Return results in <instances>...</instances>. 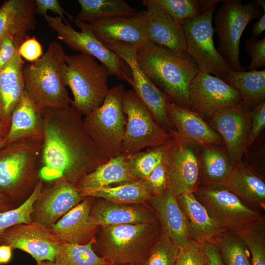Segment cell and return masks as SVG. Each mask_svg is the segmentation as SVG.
<instances>
[{"mask_svg":"<svg viewBox=\"0 0 265 265\" xmlns=\"http://www.w3.org/2000/svg\"><path fill=\"white\" fill-rule=\"evenodd\" d=\"M42 112L41 179L54 181L64 176L76 185L81 177L109 160L87 132L82 115L72 106Z\"/></svg>","mask_w":265,"mask_h":265,"instance_id":"cell-1","label":"cell"},{"mask_svg":"<svg viewBox=\"0 0 265 265\" xmlns=\"http://www.w3.org/2000/svg\"><path fill=\"white\" fill-rule=\"evenodd\" d=\"M136 57L143 73L171 102L190 109V86L200 69L187 52L176 53L148 40Z\"/></svg>","mask_w":265,"mask_h":265,"instance_id":"cell-2","label":"cell"},{"mask_svg":"<svg viewBox=\"0 0 265 265\" xmlns=\"http://www.w3.org/2000/svg\"><path fill=\"white\" fill-rule=\"evenodd\" d=\"M161 232L159 221L98 227L93 249L112 265L139 264Z\"/></svg>","mask_w":265,"mask_h":265,"instance_id":"cell-3","label":"cell"},{"mask_svg":"<svg viewBox=\"0 0 265 265\" xmlns=\"http://www.w3.org/2000/svg\"><path fill=\"white\" fill-rule=\"evenodd\" d=\"M43 135L0 149V193L14 204L29 195L41 179L37 163Z\"/></svg>","mask_w":265,"mask_h":265,"instance_id":"cell-4","label":"cell"},{"mask_svg":"<svg viewBox=\"0 0 265 265\" xmlns=\"http://www.w3.org/2000/svg\"><path fill=\"white\" fill-rule=\"evenodd\" d=\"M66 56L62 46L54 41L49 44L41 57L23 67L25 91L42 110L59 109L71 105L72 100L60 75Z\"/></svg>","mask_w":265,"mask_h":265,"instance_id":"cell-5","label":"cell"},{"mask_svg":"<svg viewBox=\"0 0 265 265\" xmlns=\"http://www.w3.org/2000/svg\"><path fill=\"white\" fill-rule=\"evenodd\" d=\"M60 75L64 85L69 87L73 95L71 106L82 115L99 107L109 89L108 70L86 54L66 55Z\"/></svg>","mask_w":265,"mask_h":265,"instance_id":"cell-6","label":"cell"},{"mask_svg":"<svg viewBox=\"0 0 265 265\" xmlns=\"http://www.w3.org/2000/svg\"><path fill=\"white\" fill-rule=\"evenodd\" d=\"M125 92L122 84L109 88L103 104L83 118L87 132L109 159L121 154L126 124L123 108Z\"/></svg>","mask_w":265,"mask_h":265,"instance_id":"cell-7","label":"cell"},{"mask_svg":"<svg viewBox=\"0 0 265 265\" xmlns=\"http://www.w3.org/2000/svg\"><path fill=\"white\" fill-rule=\"evenodd\" d=\"M215 17L219 39L218 52L233 71H245L239 59L241 36L247 24L263 15L256 0L242 4L240 0H224Z\"/></svg>","mask_w":265,"mask_h":265,"instance_id":"cell-8","label":"cell"},{"mask_svg":"<svg viewBox=\"0 0 265 265\" xmlns=\"http://www.w3.org/2000/svg\"><path fill=\"white\" fill-rule=\"evenodd\" d=\"M123 108L126 124L121 155L129 156L146 147L163 145L170 140V133L157 123L150 109L133 89L125 91Z\"/></svg>","mask_w":265,"mask_h":265,"instance_id":"cell-9","label":"cell"},{"mask_svg":"<svg viewBox=\"0 0 265 265\" xmlns=\"http://www.w3.org/2000/svg\"><path fill=\"white\" fill-rule=\"evenodd\" d=\"M44 18L49 26L56 32L58 38L68 47L80 53L93 56L106 67L110 76L132 85V80L129 67L117 54L94 36L86 26L84 22L77 17L73 21L81 29L80 32L75 30L68 21L64 23L58 16L53 17L47 15Z\"/></svg>","mask_w":265,"mask_h":265,"instance_id":"cell-10","label":"cell"},{"mask_svg":"<svg viewBox=\"0 0 265 265\" xmlns=\"http://www.w3.org/2000/svg\"><path fill=\"white\" fill-rule=\"evenodd\" d=\"M163 157L167 188L175 197L186 192L194 193L201 182L200 153L196 143L171 130Z\"/></svg>","mask_w":265,"mask_h":265,"instance_id":"cell-11","label":"cell"},{"mask_svg":"<svg viewBox=\"0 0 265 265\" xmlns=\"http://www.w3.org/2000/svg\"><path fill=\"white\" fill-rule=\"evenodd\" d=\"M193 194L228 232L237 233L246 225L265 217L264 212L248 207L221 185L200 184Z\"/></svg>","mask_w":265,"mask_h":265,"instance_id":"cell-12","label":"cell"},{"mask_svg":"<svg viewBox=\"0 0 265 265\" xmlns=\"http://www.w3.org/2000/svg\"><path fill=\"white\" fill-rule=\"evenodd\" d=\"M215 8L214 6L198 17L185 21L182 26L186 52L195 60L200 70L222 80L232 70L214 46L212 20Z\"/></svg>","mask_w":265,"mask_h":265,"instance_id":"cell-13","label":"cell"},{"mask_svg":"<svg viewBox=\"0 0 265 265\" xmlns=\"http://www.w3.org/2000/svg\"><path fill=\"white\" fill-rule=\"evenodd\" d=\"M242 102L239 93L222 79L199 70L189 88L190 109L212 117L223 109Z\"/></svg>","mask_w":265,"mask_h":265,"instance_id":"cell-14","label":"cell"},{"mask_svg":"<svg viewBox=\"0 0 265 265\" xmlns=\"http://www.w3.org/2000/svg\"><path fill=\"white\" fill-rule=\"evenodd\" d=\"M105 45L117 54L129 67L132 76V89L150 109L157 123L168 132L174 130L166 108V102L169 99L139 67L136 57L138 48L123 43Z\"/></svg>","mask_w":265,"mask_h":265,"instance_id":"cell-15","label":"cell"},{"mask_svg":"<svg viewBox=\"0 0 265 265\" xmlns=\"http://www.w3.org/2000/svg\"><path fill=\"white\" fill-rule=\"evenodd\" d=\"M63 242L50 230L33 221L13 226L0 237V244L8 245L29 254L36 263L48 261L54 262Z\"/></svg>","mask_w":265,"mask_h":265,"instance_id":"cell-16","label":"cell"},{"mask_svg":"<svg viewBox=\"0 0 265 265\" xmlns=\"http://www.w3.org/2000/svg\"><path fill=\"white\" fill-rule=\"evenodd\" d=\"M211 121L223 141L233 167L242 163L251 127L250 108L241 103L216 113Z\"/></svg>","mask_w":265,"mask_h":265,"instance_id":"cell-17","label":"cell"},{"mask_svg":"<svg viewBox=\"0 0 265 265\" xmlns=\"http://www.w3.org/2000/svg\"><path fill=\"white\" fill-rule=\"evenodd\" d=\"M84 198L76 185L70 182L64 176H61L54 180L53 184L49 187H43L34 204L32 219L50 229L62 216Z\"/></svg>","mask_w":265,"mask_h":265,"instance_id":"cell-18","label":"cell"},{"mask_svg":"<svg viewBox=\"0 0 265 265\" xmlns=\"http://www.w3.org/2000/svg\"><path fill=\"white\" fill-rule=\"evenodd\" d=\"M86 26L104 44L123 43L139 48L148 41L145 10L135 15L85 23Z\"/></svg>","mask_w":265,"mask_h":265,"instance_id":"cell-19","label":"cell"},{"mask_svg":"<svg viewBox=\"0 0 265 265\" xmlns=\"http://www.w3.org/2000/svg\"><path fill=\"white\" fill-rule=\"evenodd\" d=\"M142 4L146 8L148 40L176 53L186 52L182 26L155 0H144Z\"/></svg>","mask_w":265,"mask_h":265,"instance_id":"cell-20","label":"cell"},{"mask_svg":"<svg viewBox=\"0 0 265 265\" xmlns=\"http://www.w3.org/2000/svg\"><path fill=\"white\" fill-rule=\"evenodd\" d=\"M90 217L99 226L142 223L158 220L147 203L125 204L98 198H94Z\"/></svg>","mask_w":265,"mask_h":265,"instance_id":"cell-21","label":"cell"},{"mask_svg":"<svg viewBox=\"0 0 265 265\" xmlns=\"http://www.w3.org/2000/svg\"><path fill=\"white\" fill-rule=\"evenodd\" d=\"M94 198L85 197L51 228L52 233L64 242L78 244L88 242L95 236L99 227L90 217Z\"/></svg>","mask_w":265,"mask_h":265,"instance_id":"cell-22","label":"cell"},{"mask_svg":"<svg viewBox=\"0 0 265 265\" xmlns=\"http://www.w3.org/2000/svg\"><path fill=\"white\" fill-rule=\"evenodd\" d=\"M155 213L161 231L179 247L191 239L186 217L176 197L167 189L158 195H152L146 202Z\"/></svg>","mask_w":265,"mask_h":265,"instance_id":"cell-23","label":"cell"},{"mask_svg":"<svg viewBox=\"0 0 265 265\" xmlns=\"http://www.w3.org/2000/svg\"><path fill=\"white\" fill-rule=\"evenodd\" d=\"M166 111L177 134L199 146L224 145L218 133L212 129L197 112L179 106L168 100Z\"/></svg>","mask_w":265,"mask_h":265,"instance_id":"cell-24","label":"cell"},{"mask_svg":"<svg viewBox=\"0 0 265 265\" xmlns=\"http://www.w3.org/2000/svg\"><path fill=\"white\" fill-rule=\"evenodd\" d=\"M35 0H8L0 7V44L12 35L17 49L36 27Z\"/></svg>","mask_w":265,"mask_h":265,"instance_id":"cell-25","label":"cell"},{"mask_svg":"<svg viewBox=\"0 0 265 265\" xmlns=\"http://www.w3.org/2000/svg\"><path fill=\"white\" fill-rule=\"evenodd\" d=\"M223 186L248 207L265 212V179L250 166L241 163L234 167Z\"/></svg>","mask_w":265,"mask_h":265,"instance_id":"cell-26","label":"cell"},{"mask_svg":"<svg viewBox=\"0 0 265 265\" xmlns=\"http://www.w3.org/2000/svg\"><path fill=\"white\" fill-rule=\"evenodd\" d=\"M43 118L41 109L26 91L14 107L5 138L8 144L27 140L43 135Z\"/></svg>","mask_w":265,"mask_h":265,"instance_id":"cell-27","label":"cell"},{"mask_svg":"<svg viewBox=\"0 0 265 265\" xmlns=\"http://www.w3.org/2000/svg\"><path fill=\"white\" fill-rule=\"evenodd\" d=\"M25 62L18 51L0 70V119L9 123L12 111L25 92Z\"/></svg>","mask_w":265,"mask_h":265,"instance_id":"cell-28","label":"cell"},{"mask_svg":"<svg viewBox=\"0 0 265 265\" xmlns=\"http://www.w3.org/2000/svg\"><path fill=\"white\" fill-rule=\"evenodd\" d=\"M176 198L188 221L191 239L199 242L213 240L228 232L211 216L193 193H184Z\"/></svg>","mask_w":265,"mask_h":265,"instance_id":"cell-29","label":"cell"},{"mask_svg":"<svg viewBox=\"0 0 265 265\" xmlns=\"http://www.w3.org/2000/svg\"><path fill=\"white\" fill-rule=\"evenodd\" d=\"M128 159V156L121 155L109 159L81 177L76 185L81 187L98 188L138 181L129 171Z\"/></svg>","mask_w":265,"mask_h":265,"instance_id":"cell-30","label":"cell"},{"mask_svg":"<svg viewBox=\"0 0 265 265\" xmlns=\"http://www.w3.org/2000/svg\"><path fill=\"white\" fill-rule=\"evenodd\" d=\"M77 187L83 197L102 198L120 203H146L152 195L142 180L115 186L88 188L77 186Z\"/></svg>","mask_w":265,"mask_h":265,"instance_id":"cell-31","label":"cell"},{"mask_svg":"<svg viewBox=\"0 0 265 265\" xmlns=\"http://www.w3.org/2000/svg\"><path fill=\"white\" fill-rule=\"evenodd\" d=\"M239 93L242 103L250 109L265 102V70L231 71L222 79Z\"/></svg>","mask_w":265,"mask_h":265,"instance_id":"cell-32","label":"cell"},{"mask_svg":"<svg viewBox=\"0 0 265 265\" xmlns=\"http://www.w3.org/2000/svg\"><path fill=\"white\" fill-rule=\"evenodd\" d=\"M201 147L200 184L223 185L234 167L226 151L212 145Z\"/></svg>","mask_w":265,"mask_h":265,"instance_id":"cell-33","label":"cell"},{"mask_svg":"<svg viewBox=\"0 0 265 265\" xmlns=\"http://www.w3.org/2000/svg\"><path fill=\"white\" fill-rule=\"evenodd\" d=\"M78 1L81 10L76 17L88 24L138 13L135 9L123 0H79Z\"/></svg>","mask_w":265,"mask_h":265,"instance_id":"cell-34","label":"cell"},{"mask_svg":"<svg viewBox=\"0 0 265 265\" xmlns=\"http://www.w3.org/2000/svg\"><path fill=\"white\" fill-rule=\"evenodd\" d=\"M95 236L87 243L72 244L63 242L56 255L55 265H112L98 256L93 249Z\"/></svg>","mask_w":265,"mask_h":265,"instance_id":"cell-35","label":"cell"},{"mask_svg":"<svg viewBox=\"0 0 265 265\" xmlns=\"http://www.w3.org/2000/svg\"><path fill=\"white\" fill-rule=\"evenodd\" d=\"M213 241L224 265H251L249 250L237 234L225 232Z\"/></svg>","mask_w":265,"mask_h":265,"instance_id":"cell-36","label":"cell"},{"mask_svg":"<svg viewBox=\"0 0 265 265\" xmlns=\"http://www.w3.org/2000/svg\"><path fill=\"white\" fill-rule=\"evenodd\" d=\"M43 180L40 179L30 194L18 206L0 213V241L3 233L10 227L20 224L33 222L32 214L35 202L43 188Z\"/></svg>","mask_w":265,"mask_h":265,"instance_id":"cell-37","label":"cell"},{"mask_svg":"<svg viewBox=\"0 0 265 265\" xmlns=\"http://www.w3.org/2000/svg\"><path fill=\"white\" fill-rule=\"evenodd\" d=\"M236 234L247 246L251 265H265V217L246 225Z\"/></svg>","mask_w":265,"mask_h":265,"instance_id":"cell-38","label":"cell"},{"mask_svg":"<svg viewBox=\"0 0 265 265\" xmlns=\"http://www.w3.org/2000/svg\"><path fill=\"white\" fill-rule=\"evenodd\" d=\"M166 143L128 156V166L131 175L138 180L147 178L163 159Z\"/></svg>","mask_w":265,"mask_h":265,"instance_id":"cell-39","label":"cell"},{"mask_svg":"<svg viewBox=\"0 0 265 265\" xmlns=\"http://www.w3.org/2000/svg\"><path fill=\"white\" fill-rule=\"evenodd\" d=\"M179 247L162 231L139 265H175Z\"/></svg>","mask_w":265,"mask_h":265,"instance_id":"cell-40","label":"cell"},{"mask_svg":"<svg viewBox=\"0 0 265 265\" xmlns=\"http://www.w3.org/2000/svg\"><path fill=\"white\" fill-rule=\"evenodd\" d=\"M179 25L202 14L197 0H155Z\"/></svg>","mask_w":265,"mask_h":265,"instance_id":"cell-41","label":"cell"},{"mask_svg":"<svg viewBox=\"0 0 265 265\" xmlns=\"http://www.w3.org/2000/svg\"><path fill=\"white\" fill-rule=\"evenodd\" d=\"M175 265H207L200 243L190 239L180 247Z\"/></svg>","mask_w":265,"mask_h":265,"instance_id":"cell-42","label":"cell"},{"mask_svg":"<svg viewBox=\"0 0 265 265\" xmlns=\"http://www.w3.org/2000/svg\"><path fill=\"white\" fill-rule=\"evenodd\" d=\"M246 53L251 57L248 66L250 71L257 70L265 66V38L257 39L250 37L245 44Z\"/></svg>","mask_w":265,"mask_h":265,"instance_id":"cell-43","label":"cell"},{"mask_svg":"<svg viewBox=\"0 0 265 265\" xmlns=\"http://www.w3.org/2000/svg\"><path fill=\"white\" fill-rule=\"evenodd\" d=\"M142 180L152 195L160 194L167 189L166 168L163 158L149 176Z\"/></svg>","mask_w":265,"mask_h":265,"instance_id":"cell-44","label":"cell"},{"mask_svg":"<svg viewBox=\"0 0 265 265\" xmlns=\"http://www.w3.org/2000/svg\"><path fill=\"white\" fill-rule=\"evenodd\" d=\"M251 127L247 141V149L258 138L265 127V102L250 109Z\"/></svg>","mask_w":265,"mask_h":265,"instance_id":"cell-45","label":"cell"},{"mask_svg":"<svg viewBox=\"0 0 265 265\" xmlns=\"http://www.w3.org/2000/svg\"><path fill=\"white\" fill-rule=\"evenodd\" d=\"M18 52L22 58L30 63L43 55L42 45L35 37L27 38L19 46Z\"/></svg>","mask_w":265,"mask_h":265,"instance_id":"cell-46","label":"cell"},{"mask_svg":"<svg viewBox=\"0 0 265 265\" xmlns=\"http://www.w3.org/2000/svg\"><path fill=\"white\" fill-rule=\"evenodd\" d=\"M35 13L36 14L43 15L44 17L47 15L48 10L57 13L58 16L61 18L63 21L67 22L64 15H66L71 21L73 22V17L67 13L61 6L58 0H35Z\"/></svg>","mask_w":265,"mask_h":265,"instance_id":"cell-47","label":"cell"},{"mask_svg":"<svg viewBox=\"0 0 265 265\" xmlns=\"http://www.w3.org/2000/svg\"><path fill=\"white\" fill-rule=\"evenodd\" d=\"M17 51L12 35H7L0 44V70L10 61Z\"/></svg>","mask_w":265,"mask_h":265,"instance_id":"cell-48","label":"cell"},{"mask_svg":"<svg viewBox=\"0 0 265 265\" xmlns=\"http://www.w3.org/2000/svg\"><path fill=\"white\" fill-rule=\"evenodd\" d=\"M203 250L207 265H224L219 249L213 240L200 242Z\"/></svg>","mask_w":265,"mask_h":265,"instance_id":"cell-49","label":"cell"},{"mask_svg":"<svg viewBox=\"0 0 265 265\" xmlns=\"http://www.w3.org/2000/svg\"><path fill=\"white\" fill-rule=\"evenodd\" d=\"M12 248L6 244L0 245V264H6L8 263L12 258Z\"/></svg>","mask_w":265,"mask_h":265,"instance_id":"cell-50","label":"cell"},{"mask_svg":"<svg viewBox=\"0 0 265 265\" xmlns=\"http://www.w3.org/2000/svg\"><path fill=\"white\" fill-rule=\"evenodd\" d=\"M265 30V14L260 18L259 20L255 23L253 26L251 37L256 38L260 36Z\"/></svg>","mask_w":265,"mask_h":265,"instance_id":"cell-51","label":"cell"},{"mask_svg":"<svg viewBox=\"0 0 265 265\" xmlns=\"http://www.w3.org/2000/svg\"><path fill=\"white\" fill-rule=\"evenodd\" d=\"M222 0H199L202 14L208 11L216 4Z\"/></svg>","mask_w":265,"mask_h":265,"instance_id":"cell-52","label":"cell"},{"mask_svg":"<svg viewBox=\"0 0 265 265\" xmlns=\"http://www.w3.org/2000/svg\"><path fill=\"white\" fill-rule=\"evenodd\" d=\"M16 207L14 204L0 193V213Z\"/></svg>","mask_w":265,"mask_h":265,"instance_id":"cell-53","label":"cell"},{"mask_svg":"<svg viewBox=\"0 0 265 265\" xmlns=\"http://www.w3.org/2000/svg\"><path fill=\"white\" fill-rule=\"evenodd\" d=\"M10 124L0 119V137H5L8 132Z\"/></svg>","mask_w":265,"mask_h":265,"instance_id":"cell-54","label":"cell"},{"mask_svg":"<svg viewBox=\"0 0 265 265\" xmlns=\"http://www.w3.org/2000/svg\"><path fill=\"white\" fill-rule=\"evenodd\" d=\"M8 144V142L5 137H0V149Z\"/></svg>","mask_w":265,"mask_h":265,"instance_id":"cell-55","label":"cell"},{"mask_svg":"<svg viewBox=\"0 0 265 265\" xmlns=\"http://www.w3.org/2000/svg\"><path fill=\"white\" fill-rule=\"evenodd\" d=\"M257 4L263 10L264 13H265V0H256Z\"/></svg>","mask_w":265,"mask_h":265,"instance_id":"cell-56","label":"cell"},{"mask_svg":"<svg viewBox=\"0 0 265 265\" xmlns=\"http://www.w3.org/2000/svg\"><path fill=\"white\" fill-rule=\"evenodd\" d=\"M36 265H55L53 262L45 261L40 262H37Z\"/></svg>","mask_w":265,"mask_h":265,"instance_id":"cell-57","label":"cell"},{"mask_svg":"<svg viewBox=\"0 0 265 265\" xmlns=\"http://www.w3.org/2000/svg\"><path fill=\"white\" fill-rule=\"evenodd\" d=\"M112 265H139V264Z\"/></svg>","mask_w":265,"mask_h":265,"instance_id":"cell-58","label":"cell"}]
</instances>
